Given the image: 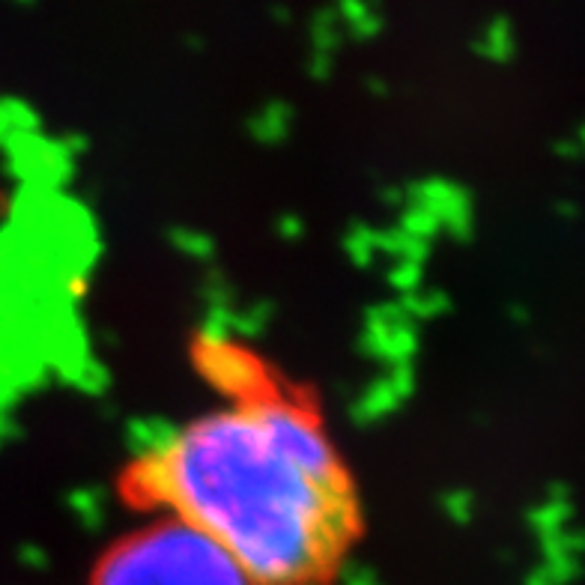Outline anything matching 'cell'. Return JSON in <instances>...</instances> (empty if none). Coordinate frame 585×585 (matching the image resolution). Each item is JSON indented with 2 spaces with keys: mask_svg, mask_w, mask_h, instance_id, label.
Here are the masks:
<instances>
[{
  "mask_svg": "<svg viewBox=\"0 0 585 585\" xmlns=\"http://www.w3.org/2000/svg\"><path fill=\"white\" fill-rule=\"evenodd\" d=\"M135 484L224 547L260 585H311L359 526L350 472L323 427L284 400H240L147 448Z\"/></svg>",
  "mask_w": 585,
  "mask_h": 585,
  "instance_id": "obj_1",
  "label": "cell"
},
{
  "mask_svg": "<svg viewBox=\"0 0 585 585\" xmlns=\"http://www.w3.org/2000/svg\"><path fill=\"white\" fill-rule=\"evenodd\" d=\"M90 585H260L212 538L161 514L102 556Z\"/></svg>",
  "mask_w": 585,
  "mask_h": 585,
  "instance_id": "obj_2",
  "label": "cell"
}]
</instances>
